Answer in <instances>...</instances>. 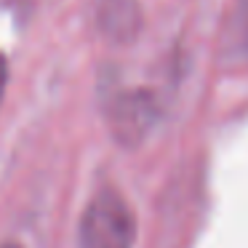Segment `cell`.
Returning a JSON list of instances; mask_svg holds the SVG:
<instances>
[{
    "mask_svg": "<svg viewBox=\"0 0 248 248\" xmlns=\"http://www.w3.org/2000/svg\"><path fill=\"white\" fill-rule=\"evenodd\" d=\"M136 219L125 198L104 187L88 200L78 227V248H134Z\"/></svg>",
    "mask_w": 248,
    "mask_h": 248,
    "instance_id": "6da1fadb",
    "label": "cell"
},
{
    "mask_svg": "<svg viewBox=\"0 0 248 248\" xmlns=\"http://www.w3.org/2000/svg\"><path fill=\"white\" fill-rule=\"evenodd\" d=\"M109 128H112L115 139L123 144H139L147 136L150 125L155 123V102L150 93L144 91H131L118 96L107 109Z\"/></svg>",
    "mask_w": 248,
    "mask_h": 248,
    "instance_id": "7a4b0ae2",
    "label": "cell"
},
{
    "mask_svg": "<svg viewBox=\"0 0 248 248\" xmlns=\"http://www.w3.org/2000/svg\"><path fill=\"white\" fill-rule=\"evenodd\" d=\"M221 51L232 59H243L248 54V0L232 3L221 30Z\"/></svg>",
    "mask_w": 248,
    "mask_h": 248,
    "instance_id": "3957f363",
    "label": "cell"
},
{
    "mask_svg": "<svg viewBox=\"0 0 248 248\" xmlns=\"http://www.w3.org/2000/svg\"><path fill=\"white\" fill-rule=\"evenodd\" d=\"M6 83H8V62L0 54V99H3V91H6Z\"/></svg>",
    "mask_w": 248,
    "mask_h": 248,
    "instance_id": "277c9868",
    "label": "cell"
},
{
    "mask_svg": "<svg viewBox=\"0 0 248 248\" xmlns=\"http://www.w3.org/2000/svg\"><path fill=\"white\" fill-rule=\"evenodd\" d=\"M0 248H22L19 243H6V246H0Z\"/></svg>",
    "mask_w": 248,
    "mask_h": 248,
    "instance_id": "5b68a950",
    "label": "cell"
}]
</instances>
